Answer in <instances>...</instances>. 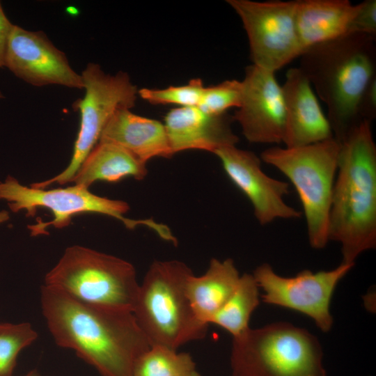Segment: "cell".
<instances>
[{
  "mask_svg": "<svg viewBox=\"0 0 376 376\" xmlns=\"http://www.w3.org/2000/svg\"><path fill=\"white\" fill-rule=\"evenodd\" d=\"M354 265L340 263L329 271L313 272L305 269L293 277L277 274L267 263L256 267L253 276L263 288V301L267 304L290 308L312 318L324 332L333 324L330 302L340 281Z\"/></svg>",
  "mask_w": 376,
  "mask_h": 376,
  "instance_id": "obj_11",
  "label": "cell"
},
{
  "mask_svg": "<svg viewBox=\"0 0 376 376\" xmlns=\"http://www.w3.org/2000/svg\"><path fill=\"white\" fill-rule=\"evenodd\" d=\"M241 104L233 119L251 143H283L285 112L281 86L275 73L251 65L242 81Z\"/></svg>",
  "mask_w": 376,
  "mask_h": 376,
  "instance_id": "obj_14",
  "label": "cell"
},
{
  "mask_svg": "<svg viewBox=\"0 0 376 376\" xmlns=\"http://www.w3.org/2000/svg\"><path fill=\"white\" fill-rule=\"evenodd\" d=\"M80 301L133 313L139 283L129 262L88 247H68L45 284Z\"/></svg>",
  "mask_w": 376,
  "mask_h": 376,
  "instance_id": "obj_7",
  "label": "cell"
},
{
  "mask_svg": "<svg viewBox=\"0 0 376 376\" xmlns=\"http://www.w3.org/2000/svg\"><path fill=\"white\" fill-rule=\"evenodd\" d=\"M357 10L358 4L348 0H297L295 19L302 52L350 33Z\"/></svg>",
  "mask_w": 376,
  "mask_h": 376,
  "instance_id": "obj_18",
  "label": "cell"
},
{
  "mask_svg": "<svg viewBox=\"0 0 376 376\" xmlns=\"http://www.w3.org/2000/svg\"><path fill=\"white\" fill-rule=\"evenodd\" d=\"M0 200L6 201L13 212L26 211V217H33L40 207L52 212V221H38L29 226L33 236L45 233L50 226L64 228L70 224L73 217L82 213H97L116 218L130 229L139 225L150 229L155 227L152 219L125 217L130 209L126 202L95 195L88 189L76 185L65 188L38 189L24 186L14 177L8 175L3 182H0Z\"/></svg>",
  "mask_w": 376,
  "mask_h": 376,
  "instance_id": "obj_9",
  "label": "cell"
},
{
  "mask_svg": "<svg viewBox=\"0 0 376 376\" xmlns=\"http://www.w3.org/2000/svg\"><path fill=\"white\" fill-rule=\"evenodd\" d=\"M196 369L192 357L162 346H151L136 361L133 376H175Z\"/></svg>",
  "mask_w": 376,
  "mask_h": 376,
  "instance_id": "obj_22",
  "label": "cell"
},
{
  "mask_svg": "<svg viewBox=\"0 0 376 376\" xmlns=\"http://www.w3.org/2000/svg\"><path fill=\"white\" fill-rule=\"evenodd\" d=\"M259 286L253 274H243L234 292L209 321L236 337L249 328L252 313L258 306Z\"/></svg>",
  "mask_w": 376,
  "mask_h": 376,
  "instance_id": "obj_21",
  "label": "cell"
},
{
  "mask_svg": "<svg viewBox=\"0 0 376 376\" xmlns=\"http://www.w3.org/2000/svg\"><path fill=\"white\" fill-rule=\"evenodd\" d=\"M299 58L298 68L327 107L334 137L340 142L363 121L362 100L376 78L375 38L349 33L312 46Z\"/></svg>",
  "mask_w": 376,
  "mask_h": 376,
  "instance_id": "obj_3",
  "label": "cell"
},
{
  "mask_svg": "<svg viewBox=\"0 0 376 376\" xmlns=\"http://www.w3.org/2000/svg\"><path fill=\"white\" fill-rule=\"evenodd\" d=\"M350 33L376 37V0H366L358 3V10L352 23Z\"/></svg>",
  "mask_w": 376,
  "mask_h": 376,
  "instance_id": "obj_26",
  "label": "cell"
},
{
  "mask_svg": "<svg viewBox=\"0 0 376 376\" xmlns=\"http://www.w3.org/2000/svg\"><path fill=\"white\" fill-rule=\"evenodd\" d=\"M214 154L228 177L250 201L260 225L301 216V212L284 201L290 193L289 184L266 175L261 168L260 158L253 152L230 145L218 148Z\"/></svg>",
  "mask_w": 376,
  "mask_h": 376,
  "instance_id": "obj_12",
  "label": "cell"
},
{
  "mask_svg": "<svg viewBox=\"0 0 376 376\" xmlns=\"http://www.w3.org/2000/svg\"><path fill=\"white\" fill-rule=\"evenodd\" d=\"M164 127L173 154L186 150L214 153L221 147L236 145L238 141L225 114L210 115L197 106L171 110L165 117Z\"/></svg>",
  "mask_w": 376,
  "mask_h": 376,
  "instance_id": "obj_16",
  "label": "cell"
},
{
  "mask_svg": "<svg viewBox=\"0 0 376 376\" xmlns=\"http://www.w3.org/2000/svg\"><path fill=\"white\" fill-rule=\"evenodd\" d=\"M191 269L179 260H155L149 267L133 311L151 346L178 350L203 338L207 324L198 320L186 292Z\"/></svg>",
  "mask_w": 376,
  "mask_h": 376,
  "instance_id": "obj_4",
  "label": "cell"
},
{
  "mask_svg": "<svg viewBox=\"0 0 376 376\" xmlns=\"http://www.w3.org/2000/svg\"><path fill=\"white\" fill-rule=\"evenodd\" d=\"M246 33L252 65L275 73L302 53L296 1L227 0Z\"/></svg>",
  "mask_w": 376,
  "mask_h": 376,
  "instance_id": "obj_10",
  "label": "cell"
},
{
  "mask_svg": "<svg viewBox=\"0 0 376 376\" xmlns=\"http://www.w3.org/2000/svg\"><path fill=\"white\" fill-rule=\"evenodd\" d=\"M329 216V240L341 244L342 263L354 265L376 246V146L371 122L362 121L340 142Z\"/></svg>",
  "mask_w": 376,
  "mask_h": 376,
  "instance_id": "obj_2",
  "label": "cell"
},
{
  "mask_svg": "<svg viewBox=\"0 0 376 376\" xmlns=\"http://www.w3.org/2000/svg\"><path fill=\"white\" fill-rule=\"evenodd\" d=\"M175 376H201L196 369L192 370L189 372H186Z\"/></svg>",
  "mask_w": 376,
  "mask_h": 376,
  "instance_id": "obj_29",
  "label": "cell"
},
{
  "mask_svg": "<svg viewBox=\"0 0 376 376\" xmlns=\"http://www.w3.org/2000/svg\"><path fill=\"white\" fill-rule=\"evenodd\" d=\"M22 376H47L44 375L42 373H40L38 370L33 369L26 373L25 375Z\"/></svg>",
  "mask_w": 376,
  "mask_h": 376,
  "instance_id": "obj_30",
  "label": "cell"
},
{
  "mask_svg": "<svg viewBox=\"0 0 376 376\" xmlns=\"http://www.w3.org/2000/svg\"><path fill=\"white\" fill-rule=\"evenodd\" d=\"M205 86L200 79H194L189 84L166 88H141L138 94L144 100L154 104H176L180 107L198 106Z\"/></svg>",
  "mask_w": 376,
  "mask_h": 376,
  "instance_id": "obj_24",
  "label": "cell"
},
{
  "mask_svg": "<svg viewBox=\"0 0 376 376\" xmlns=\"http://www.w3.org/2000/svg\"><path fill=\"white\" fill-rule=\"evenodd\" d=\"M98 142L120 146L146 164L155 157H170L173 155L164 125L127 109L114 113Z\"/></svg>",
  "mask_w": 376,
  "mask_h": 376,
  "instance_id": "obj_17",
  "label": "cell"
},
{
  "mask_svg": "<svg viewBox=\"0 0 376 376\" xmlns=\"http://www.w3.org/2000/svg\"><path fill=\"white\" fill-rule=\"evenodd\" d=\"M13 25L6 15L0 1V68L5 67L7 48Z\"/></svg>",
  "mask_w": 376,
  "mask_h": 376,
  "instance_id": "obj_27",
  "label": "cell"
},
{
  "mask_svg": "<svg viewBox=\"0 0 376 376\" xmlns=\"http://www.w3.org/2000/svg\"><path fill=\"white\" fill-rule=\"evenodd\" d=\"M85 95L73 104L80 113V125L68 166L49 180L32 183L31 187L46 189L57 183L70 182L81 163L98 143L102 132L114 113L134 106L138 90L127 73L106 74L98 64L90 63L81 73Z\"/></svg>",
  "mask_w": 376,
  "mask_h": 376,
  "instance_id": "obj_8",
  "label": "cell"
},
{
  "mask_svg": "<svg viewBox=\"0 0 376 376\" xmlns=\"http://www.w3.org/2000/svg\"><path fill=\"white\" fill-rule=\"evenodd\" d=\"M5 67L34 86L56 84L84 88L81 75L71 68L65 53L42 31H29L14 24Z\"/></svg>",
  "mask_w": 376,
  "mask_h": 376,
  "instance_id": "obj_13",
  "label": "cell"
},
{
  "mask_svg": "<svg viewBox=\"0 0 376 376\" xmlns=\"http://www.w3.org/2000/svg\"><path fill=\"white\" fill-rule=\"evenodd\" d=\"M242 96V81L226 80L217 85L205 87L197 107L210 115H224L228 109L240 107Z\"/></svg>",
  "mask_w": 376,
  "mask_h": 376,
  "instance_id": "obj_25",
  "label": "cell"
},
{
  "mask_svg": "<svg viewBox=\"0 0 376 376\" xmlns=\"http://www.w3.org/2000/svg\"><path fill=\"white\" fill-rule=\"evenodd\" d=\"M40 304L55 343L102 376H133L136 360L151 347L132 312L84 303L46 285Z\"/></svg>",
  "mask_w": 376,
  "mask_h": 376,
  "instance_id": "obj_1",
  "label": "cell"
},
{
  "mask_svg": "<svg viewBox=\"0 0 376 376\" xmlns=\"http://www.w3.org/2000/svg\"><path fill=\"white\" fill-rule=\"evenodd\" d=\"M37 338L29 322L0 323V376H13L19 354Z\"/></svg>",
  "mask_w": 376,
  "mask_h": 376,
  "instance_id": "obj_23",
  "label": "cell"
},
{
  "mask_svg": "<svg viewBox=\"0 0 376 376\" xmlns=\"http://www.w3.org/2000/svg\"><path fill=\"white\" fill-rule=\"evenodd\" d=\"M10 219L9 212L3 210L0 211V224L8 221Z\"/></svg>",
  "mask_w": 376,
  "mask_h": 376,
  "instance_id": "obj_28",
  "label": "cell"
},
{
  "mask_svg": "<svg viewBox=\"0 0 376 376\" xmlns=\"http://www.w3.org/2000/svg\"><path fill=\"white\" fill-rule=\"evenodd\" d=\"M322 359L315 336L277 322L233 337L230 363L232 376H327Z\"/></svg>",
  "mask_w": 376,
  "mask_h": 376,
  "instance_id": "obj_5",
  "label": "cell"
},
{
  "mask_svg": "<svg viewBox=\"0 0 376 376\" xmlns=\"http://www.w3.org/2000/svg\"><path fill=\"white\" fill-rule=\"evenodd\" d=\"M340 143L334 137L295 147L273 146L260 159L284 174L295 187L306 218L310 245L325 247L329 240V216L336 176Z\"/></svg>",
  "mask_w": 376,
  "mask_h": 376,
  "instance_id": "obj_6",
  "label": "cell"
},
{
  "mask_svg": "<svg viewBox=\"0 0 376 376\" xmlns=\"http://www.w3.org/2000/svg\"><path fill=\"white\" fill-rule=\"evenodd\" d=\"M4 97V95H3L1 91L0 90V99H2Z\"/></svg>",
  "mask_w": 376,
  "mask_h": 376,
  "instance_id": "obj_31",
  "label": "cell"
},
{
  "mask_svg": "<svg viewBox=\"0 0 376 376\" xmlns=\"http://www.w3.org/2000/svg\"><path fill=\"white\" fill-rule=\"evenodd\" d=\"M146 164L120 146L98 142L70 182L88 189L96 181L117 182L129 176L141 180L148 172Z\"/></svg>",
  "mask_w": 376,
  "mask_h": 376,
  "instance_id": "obj_20",
  "label": "cell"
},
{
  "mask_svg": "<svg viewBox=\"0 0 376 376\" xmlns=\"http://www.w3.org/2000/svg\"><path fill=\"white\" fill-rule=\"evenodd\" d=\"M281 88L285 112V147H300L334 137L316 94L299 68L288 70Z\"/></svg>",
  "mask_w": 376,
  "mask_h": 376,
  "instance_id": "obj_15",
  "label": "cell"
},
{
  "mask_svg": "<svg viewBox=\"0 0 376 376\" xmlns=\"http://www.w3.org/2000/svg\"><path fill=\"white\" fill-rule=\"evenodd\" d=\"M241 275L230 258H212L201 276L192 274L186 284L187 296L195 315L205 324L226 303L239 283Z\"/></svg>",
  "mask_w": 376,
  "mask_h": 376,
  "instance_id": "obj_19",
  "label": "cell"
}]
</instances>
